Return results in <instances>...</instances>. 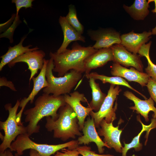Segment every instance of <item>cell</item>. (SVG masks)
<instances>
[{"mask_svg": "<svg viewBox=\"0 0 156 156\" xmlns=\"http://www.w3.org/2000/svg\"><path fill=\"white\" fill-rule=\"evenodd\" d=\"M66 104L64 95L55 96L44 93L38 97L34 103V106L26 110L25 121L28 123L26 126L27 134L30 136L39 131V121L45 117L50 116L55 120L58 117L57 111L61 106Z\"/></svg>", "mask_w": 156, "mask_h": 156, "instance_id": "1", "label": "cell"}, {"mask_svg": "<svg viewBox=\"0 0 156 156\" xmlns=\"http://www.w3.org/2000/svg\"><path fill=\"white\" fill-rule=\"evenodd\" d=\"M97 50L92 46L82 47L75 42L71 49H67L61 53L50 52L49 56L53 60L54 65L53 71L57 72L59 77L64 76L71 70L81 73L85 72L84 60Z\"/></svg>", "mask_w": 156, "mask_h": 156, "instance_id": "2", "label": "cell"}, {"mask_svg": "<svg viewBox=\"0 0 156 156\" xmlns=\"http://www.w3.org/2000/svg\"><path fill=\"white\" fill-rule=\"evenodd\" d=\"M58 117L55 120L51 116L46 117L45 128L49 131H53V137L65 141L76 136H81L78 120L72 107L68 104L59 109Z\"/></svg>", "mask_w": 156, "mask_h": 156, "instance_id": "3", "label": "cell"}, {"mask_svg": "<svg viewBox=\"0 0 156 156\" xmlns=\"http://www.w3.org/2000/svg\"><path fill=\"white\" fill-rule=\"evenodd\" d=\"M53 61L49 60L46 72V77L49 86L43 89L44 93L55 96L70 94L82 77V73L74 70H70L62 77L55 76L53 73Z\"/></svg>", "mask_w": 156, "mask_h": 156, "instance_id": "4", "label": "cell"}, {"mask_svg": "<svg viewBox=\"0 0 156 156\" xmlns=\"http://www.w3.org/2000/svg\"><path fill=\"white\" fill-rule=\"evenodd\" d=\"M29 136L27 133L18 135L11 144V151H16V154L20 156L23 154L25 150L33 149L37 151L41 156H51L63 148L67 147L72 150L76 149L79 145L77 140L56 145L38 144L31 140Z\"/></svg>", "mask_w": 156, "mask_h": 156, "instance_id": "5", "label": "cell"}, {"mask_svg": "<svg viewBox=\"0 0 156 156\" xmlns=\"http://www.w3.org/2000/svg\"><path fill=\"white\" fill-rule=\"evenodd\" d=\"M20 104V101L18 100L13 107L11 103H7L4 106L9 114L6 120L0 122V129L4 133L2 142L0 145V152L4 151L8 148L11 151L12 142L18 135L27 133L26 127L19 125L16 120L17 112Z\"/></svg>", "mask_w": 156, "mask_h": 156, "instance_id": "6", "label": "cell"}, {"mask_svg": "<svg viewBox=\"0 0 156 156\" xmlns=\"http://www.w3.org/2000/svg\"><path fill=\"white\" fill-rule=\"evenodd\" d=\"M122 89L119 86L111 84L107 95L99 110L97 112L92 110L89 115L94 120L95 127H100V124L104 119L106 122L109 123L116 119L115 112L117 104H116L113 108L114 101Z\"/></svg>", "mask_w": 156, "mask_h": 156, "instance_id": "7", "label": "cell"}, {"mask_svg": "<svg viewBox=\"0 0 156 156\" xmlns=\"http://www.w3.org/2000/svg\"><path fill=\"white\" fill-rule=\"evenodd\" d=\"M87 34L91 40L96 41L92 46L96 49L108 48L121 43L120 33L112 28L90 29L88 31Z\"/></svg>", "mask_w": 156, "mask_h": 156, "instance_id": "8", "label": "cell"}, {"mask_svg": "<svg viewBox=\"0 0 156 156\" xmlns=\"http://www.w3.org/2000/svg\"><path fill=\"white\" fill-rule=\"evenodd\" d=\"M45 53L42 50H37L27 52L15 58L8 64L11 68L17 63L25 62L28 66L30 71L29 79L30 83L32 79L38 73L39 70H41L43 66L45 59Z\"/></svg>", "mask_w": 156, "mask_h": 156, "instance_id": "9", "label": "cell"}, {"mask_svg": "<svg viewBox=\"0 0 156 156\" xmlns=\"http://www.w3.org/2000/svg\"><path fill=\"white\" fill-rule=\"evenodd\" d=\"M111 47L113 52L114 63L126 68L131 66L143 72L144 66L140 55L132 53L120 44H114Z\"/></svg>", "mask_w": 156, "mask_h": 156, "instance_id": "10", "label": "cell"}, {"mask_svg": "<svg viewBox=\"0 0 156 156\" xmlns=\"http://www.w3.org/2000/svg\"><path fill=\"white\" fill-rule=\"evenodd\" d=\"M113 122L108 123L104 119H103L100 124V127L97 133L99 135L104 137L103 142L110 148H113L116 152L122 153V146L120 138L122 132V129H119V126H114Z\"/></svg>", "mask_w": 156, "mask_h": 156, "instance_id": "11", "label": "cell"}, {"mask_svg": "<svg viewBox=\"0 0 156 156\" xmlns=\"http://www.w3.org/2000/svg\"><path fill=\"white\" fill-rule=\"evenodd\" d=\"M64 95L66 103L68 104L75 112L78 120V124L80 131L83 127L85 120L92 110L91 109L85 107L82 105L81 102H87V100L83 93L77 91Z\"/></svg>", "mask_w": 156, "mask_h": 156, "instance_id": "12", "label": "cell"}, {"mask_svg": "<svg viewBox=\"0 0 156 156\" xmlns=\"http://www.w3.org/2000/svg\"><path fill=\"white\" fill-rule=\"evenodd\" d=\"M151 31L136 33L132 31L120 35L121 43L129 52L137 55L141 47L151 38Z\"/></svg>", "mask_w": 156, "mask_h": 156, "instance_id": "13", "label": "cell"}, {"mask_svg": "<svg viewBox=\"0 0 156 156\" xmlns=\"http://www.w3.org/2000/svg\"><path fill=\"white\" fill-rule=\"evenodd\" d=\"M111 73L114 76L124 78L129 81L139 83L142 87L146 86L150 77L146 73L140 72L133 67L128 69L114 63L111 67Z\"/></svg>", "mask_w": 156, "mask_h": 156, "instance_id": "14", "label": "cell"}, {"mask_svg": "<svg viewBox=\"0 0 156 156\" xmlns=\"http://www.w3.org/2000/svg\"><path fill=\"white\" fill-rule=\"evenodd\" d=\"M95 128L93 118L88 117L87 120L85 121L82 130L83 135L79 136L77 140L78 144H88L91 142H94L97 147L99 153L102 154L104 151V146L110 148L100 138Z\"/></svg>", "mask_w": 156, "mask_h": 156, "instance_id": "15", "label": "cell"}, {"mask_svg": "<svg viewBox=\"0 0 156 156\" xmlns=\"http://www.w3.org/2000/svg\"><path fill=\"white\" fill-rule=\"evenodd\" d=\"M113 52L111 47L98 50L84 60L85 76L88 75L92 70L102 67L108 62L113 61Z\"/></svg>", "mask_w": 156, "mask_h": 156, "instance_id": "16", "label": "cell"}, {"mask_svg": "<svg viewBox=\"0 0 156 156\" xmlns=\"http://www.w3.org/2000/svg\"><path fill=\"white\" fill-rule=\"evenodd\" d=\"M123 94L134 103V106L130 107V109L135 110L136 113L140 114L146 122L149 121L148 114L151 111L154 113L152 115L153 118L156 119V108L154 106V101L151 97L148 99L142 100L128 90L124 92Z\"/></svg>", "mask_w": 156, "mask_h": 156, "instance_id": "17", "label": "cell"}, {"mask_svg": "<svg viewBox=\"0 0 156 156\" xmlns=\"http://www.w3.org/2000/svg\"><path fill=\"white\" fill-rule=\"evenodd\" d=\"M59 22L62 30L64 39L62 44L56 52L61 53L66 51L70 43L74 41H80L85 42V38L79 33L67 22L65 17L60 16Z\"/></svg>", "mask_w": 156, "mask_h": 156, "instance_id": "18", "label": "cell"}, {"mask_svg": "<svg viewBox=\"0 0 156 156\" xmlns=\"http://www.w3.org/2000/svg\"><path fill=\"white\" fill-rule=\"evenodd\" d=\"M49 60L45 59L43 67L38 75L32 79L34 84L32 90L27 97L24 98L20 101L19 107L25 108L29 101L31 103H32L35 96L39 91L41 89L49 86L46 77V68Z\"/></svg>", "mask_w": 156, "mask_h": 156, "instance_id": "19", "label": "cell"}, {"mask_svg": "<svg viewBox=\"0 0 156 156\" xmlns=\"http://www.w3.org/2000/svg\"><path fill=\"white\" fill-rule=\"evenodd\" d=\"M26 36L22 37L20 42L17 45L8 48V51L4 55L0 57L1 58L0 63V71L2 70L3 68L6 64H8L12 60L27 52L38 50L37 47L31 48V45H29L25 47L23 46V41Z\"/></svg>", "mask_w": 156, "mask_h": 156, "instance_id": "20", "label": "cell"}, {"mask_svg": "<svg viewBox=\"0 0 156 156\" xmlns=\"http://www.w3.org/2000/svg\"><path fill=\"white\" fill-rule=\"evenodd\" d=\"M149 2L146 0H135L130 6L123 4L125 10L134 20H143L148 15L149 11Z\"/></svg>", "mask_w": 156, "mask_h": 156, "instance_id": "21", "label": "cell"}, {"mask_svg": "<svg viewBox=\"0 0 156 156\" xmlns=\"http://www.w3.org/2000/svg\"><path fill=\"white\" fill-rule=\"evenodd\" d=\"M137 118L142 124V129L138 134L133 138L132 140L130 143L126 144L124 142V146L123 147L122 149V156H127L126 154L128 151L131 148H134L135 151H137L141 150L142 148V145L140 142V138L142 133L144 131H146V142L150 131L151 129L156 128V122L154 120H151V123L149 125H144L141 121L139 116H137Z\"/></svg>", "mask_w": 156, "mask_h": 156, "instance_id": "22", "label": "cell"}, {"mask_svg": "<svg viewBox=\"0 0 156 156\" xmlns=\"http://www.w3.org/2000/svg\"><path fill=\"white\" fill-rule=\"evenodd\" d=\"M89 79V85L92 90V99L88 104V107L97 112L100 109L107 94L102 92L99 83H96L94 79L91 78Z\"/></svg>", "mask_w": 156, "mask_h": 156, "instance_id": "23", "label": "cell"}, {"mask_svg": "<svg viewBox=\"0 0 156 156\" xmlns=\"http://www.w3.org/2000/svg\"><path fill=\"white\" fill-rule=\"evenodd\" d=\"M86 77L88 79L92 78L95 80H100L103 83H109L115 85H122L126 86L138 93L144 99H147L145 96L133 88L125 79L121 77L118 76L108 77L104 75H100L95 72L90 73Z\"/></svg>", "mask_w": 156, "mask_h": 156, "instance_id": "24", "label": "cell"}, {"mask_svg": "<svg viewBox=\"0 0 156 156\" xmlns=\"http://www.w3.org/2000/svg\"><path fill=\"white\" fill-rule=\"evenodd\" d=\"M65 18L68 23L77 32L81 35L83 34L84 27L78 19L74 5L71 4L69 5L68 12Z\"/></svg>", "mask_w": 156, "mask_h": 156, "instance_id": "25", "label": "cell"}, {"mask_svg": "<svg viewBox=\"0 0 156 156\" xmlns=\"http://www.w3.org/2000/svg\"><path fill=\"white\" fill-rule=\"evenodd\" d=\"M150 48L148 46L142 47L139 54L141 57H145L147 60L148 66L145 68L146 73L154 80L156 81V65L151 61L149 55Z\"/></svg>", "mask_w": 156, "mask_h": 156, "instance_id": "26", "label": "cell"}, {"mask_svg": "<svg viewBox=\"0 0 156 156\" xmlns=\"http://www.w3.org/2000/svg\"><path fill=\"white\" fill-rule=\"evenodd\" d=\"M33 0H12V2L15 4L16 8V13L15 19L18 17V14L20 10L22 8L25 9L31 8L33 5L32 2Z\"/></svg>", "mask_w": 156, "mask_h": 156, "instance_id": "27", "label": "cell"}, {"mask_svg": "<svg viewBox=\"0 0 156 156\" xmlns=\"http://www.w3.org/2000/svg\"><path fill=\"white\" fill-rule=\"evenodd\" d=\"M82 156H114L110 154H99L91 150L90 147L86 146H78L76 148Z\"/></svg>", "mask_w": 156, "mask_h": 156, "instance_id": "28", "label": "cell"}, {"mask_svg": "<svg viewBox=\"0 0 156 156\" xmlns=\"http://www.w3.org/2000/svg\"><path fill=\"white\" fill-rule=\"evenodd\" d=\"M146 86L151 97L156 103V81L150 78Z\"/></svg>", "mask_w": 156, "mask_h": 156, "instance_id": "29", "label": "cell"}, {"mask_svg": "<svg viewBox=\"0 0 156 156\" xmlns=\"http://www.w3.org/2000/svg\"><path fill=\"white\" fill-rule=\"evenodd\" d=\"M80 154L76 149L70 150L65 148L61 150V152L57 151L53 156H79Z\"/></svg>", "mask_w": 156, "mask_h": 156, "instance_id": "30", "label": "cell"}, {"mask_svg": "<svg viewBox=\"0 0 156 156\" xmlns=\"http://www.w3.org/2000/svg\"><path fill=\"white\" fill-rule=\"evenodd\" d=\"M7 86L13 91H17L13 83L10 81L8 80L6 78L4 77H1L0 78V86Z\"/></svg>", "mask_w": 156, "mask_h": 156, "instance_id": "31", "label": "cell"}, {"mask_svg": "<svg viewBox=\"0 0 156 156\" xmlns=\"http://www.w3.org/2000/svg\"><path fill=\"white\" fill-rule=\"evenodd\" d=\"M6 150L7 156H18L16 153L14 155L10 149ZM29 155V156H41L37 151L33 149L30 150Z\"/></svg>", "mask_w": 156, "mask_h": 156, "instance_id": "32", "label": "cell"}, {"mask_svg": "<svg viewBox=\"0 0 156 156\" xmlns=\"http://www.w3.org/2000/svg\"><path fill=\"white\" fill-rule=\"evenodd\" d=\"M148 1L150 3L151 2H154L155 4V8L152 10V12L153 13H155L156 14V0H148ZM151 32L152 35H156V26L152 29Z\"/></svg>", "mask_w": 156, "mask_h": 156, "instance_id": "33", "label": "cell"}, {"mask_svg": "<svg viewBox=\"0 0 156 156\" xmlns=\"http://www.w3.org/2000/svg\"><path fill=\"white\" fill-rule=\"evenodd\" d=\"M0 156H7V150L3 152H0Z\"/></svg>", "mask_w": 156, "mask_h": 156, "instance_id": "34", "label": "cell"}]
</instances>
